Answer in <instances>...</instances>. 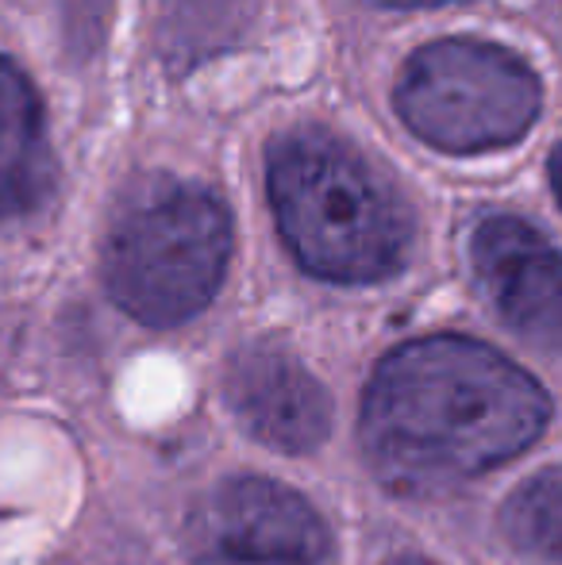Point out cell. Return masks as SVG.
Masks as SVG:
<instances>
[{
  "label": "cell",
  "instance_id": "11",
  "mask_svg": "<svg viewBox=\"0 0 562 565\" xmlns=\"http://www.w3.org/2000/svg\"><path fill=\"white\" fill-rule=\"evenodd\" d=\"M382 8H439V4H455V0H374Z\"/></svg>",
  "mask_w": 562,
  "mask_h": 565
},
{
  "label": "cell",
  "instance_id": "1",
  "mask_svg": "<svg viewBox=\"0 0 562 565\" xmlns=\"http://www.w3.org/2000/svg\"><path fill=\"white\" fill-rule=\"evenodd\" d=\"M551 424V396L501 350L427 335L390 350L362 401V450L385 489L439 497L512 461Z\"/></svg>",
  "mask_w": 562,
  "mask_h": 565
},
{
  "label": "cell",
  "instance_id": "8",
  "mask_svg": "<svg viewBox=\"0 0 562 565\" xmlns=\"http://www.w3.org/2000/svg\"><path fill=\"white\" fill-rule=\"evenodd\" d=\"M54 181L51 142L39 93L31 82L0 58V220L31 212Z\"/></svg>",
  "mask_w": 562,
  "mask_h": 565
},
{
  "label": "cell",
  "instance_id": "2",
  "mask_svg": "<svg viewBox=\"0 0 562 565\" xmlns=\"http://www.w3.org/2000/svg\"><path fill=\"white\" fill-rule=\"evenodd\" d=\"M266 185L285 246L308 274L370 285L401 269L413 238L405 204L336 135L320 127L282 135Z\"/></svg>",
  "mask_w": 562,
  "mask_h": 565
},
{
  "label": "cell",
  "instance_id": "5",
  "mask_svg": "<svg viewBox=\"0 0 562 565\" xmlns=\"http://www.w3.org/2000/svg\"><path fill=\"white\" fill-rule=\"evenodd\" d=\"M197 565H336L328 523L300 492L266 477L220 481L185 520Z\"/></svg>",
  "mask_w": 562,
  "mask_h": 565
},
{
  "label": "cell",
  "instance_id": "7",
  "mask_svg": "<svg viewBox=\"0 0 562 565\" xmlns=\"http://www.w3.org/2000/svg\"><path fill=\"white\" fill-rule=\"evenodd\" d=\"M224 401L258 443L285 454L316 450L331 431V396L274 342L243 347L227 362Z\"/></svg>",
  "mask_w": 562,
  "mask_h": 565
},
{
  "label": "cell",
  "instance_id": "4",
  "mask_svg": "<svg viewBox=\"0 0 562 565\" xmlns=\"http://www.w3.org/2000/svg\"><path fill=\"white\" fill-rule=\"evenodd\" d=\"M397 113L427 147L481 154L524 139L540 116V77L486 39H435L401 70Z\"/></svg>",
  "mask_w": 562,
  "mask_h": 565
},
{
  "label": "cell",
  "instance_id": "9",
  "mask_svg": "<svg viewBox=\"0 0 562 565\" xmlns=\"http://www.w3.org/2000/svg\"><path fill=\"white\" fill-rule=\"evenodd\" d=\"M247 12L251 0H162L166 58L193 70L240 35Z\"/></svg>",
  "mask_w": 562,
  "mask_h": 565
},
{
  "label": "cell",
  "instance_id": "12",
  "mask_svg": "<svg viewBox=\"0 0 562 565\" xmlns=\"http://www.w3.org/2000/svg\"><path fill=\"white\" fill-rule=\"evenodd\" d=\"M551 185H555V196H559V204H562V147L551 154Z\"/></svg>",
  "mask_w": 562,
  "mask_h": 565
},
{
  "label": "cell",
  "instance_id": "6",
  "mask_svg": "<svg viewBox=\"0 0 562 565\" xmlns=\"http://www.w3.org/2000/svg\"><path fill=\"white\" fill-rule=\"evenodd\" d=\"M470 258L497 316L517 335L562 350V250L524 220L494 216L474 231Z\"/></svg>",
  "mask_w": 562,
  "mask_h": 565
},
{
  "label": "cell",
  "instance_id": "3",
  "mask_svg": "<svg viewBox=\"0 0 562 565\" xmlns=\"http://www.w3.org/2000/svg\"><path fill=\"white\" fill-rule=\"evenodd\" d=\"M232 220L201 185L158 181L131 201L105 243V285L147 328L185 323L216 297Z\"/></svg>",
  "mask_w": 562,
  "mask_h": 565
},
{
  "label": "cell",
  "instance_id": "10",
  "mask_svg": "<svg viewBox=\"0 0 562 565\" xmlns=\"http://www.w3.org/2000/svg\"><path fill=\"white\" fill-rule=\"evenodd\" d=\"M501 531L528 558L562 565V469L532 477L505 500Z\"/></svg>",
  "mask_w": 562,
  "mask_h": 565
},
{
  "label": "cell",
  "instance_id": "13",
  "mask_svg": "<svg viewBox=\"0 0 562 565\" xmlns=\"http://www.w3.org/2000/svg\"><path fill=\"white\" fill-rule=\"evenodd\" d=\"M385 565H432V562H424V558H409V554H405V558H390Z\"/></svg>",
  "mask_w": 562,
  "mask_h": 565
}]
</instances>
